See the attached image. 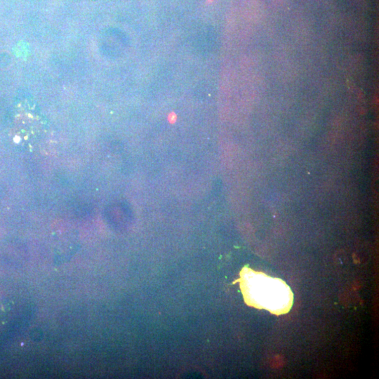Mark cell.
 <instances>
[{
    "mask_svg": "<svg viewBox=\"0 0 379 379\" xmlns=\"http://www.w3.org/2000/svg\"><path fill=\"white\" fill-rule=\"evenodd\" d=\"M236 282L240 283L247 305L266 310L276 316L288 314L292 309L294 295L290 287L281 279L245 266Z\"/></svg>",
    "mask_w": 379,
    "mask_h": 379,
    "instance_id": "1",
    "label": "cell"
},
{
    "mask_svg": "<svg viewBox=\"0 0 379 379\" xmlns=\"http://www.w3.org/2000/svg\"><path fill=\"white\" fill-rule=\"evenodd\" d=\"M13 128V138L17 145L25 149L35 148L45 133L42 120L33 113L18 115Z\"/></svg>",
    "mask_w": 379,
    "mask_h": 379,
    "instance_id": "2",
    "label": "cell"
}]
</instances>
